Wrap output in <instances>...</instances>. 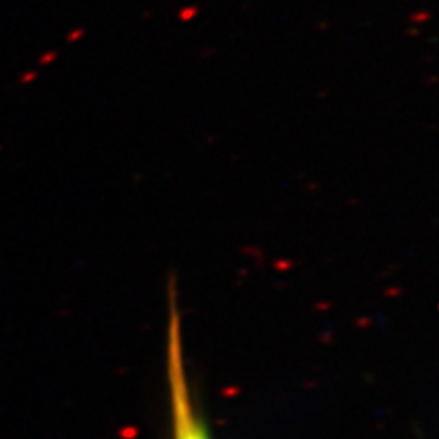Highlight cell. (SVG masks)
<instances>
[{
  "label": "cell",
  "instance_id": "cell-1",
  "mask_svg": "<svg viewBox=\"0 0 439 439\" xmlns=\"http://www.w3.org/2000/svg\"><path fill=\"white\" fill-rule=\"evenodd\" d=\"M167 379L170 393V414L174 439H209L207 428L196 412L187 381L182 342V320L178 310L174 280L168 287V324H167Z\"/></svg>",
  "mask_w": 439,
  "mask_h": 439
}]
</instances>
